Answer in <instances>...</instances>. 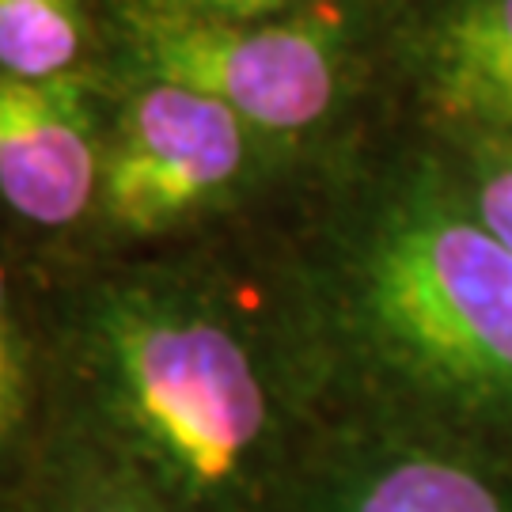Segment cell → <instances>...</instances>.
<instances>
[{"instance_id":"1","label":"cell","mask_w":512,"mask_h":512,"mask_svg":"<svg viewBox=\"0 0 512 512\" xmlns=\"http://www.w3.org/2000/svg\"><path fill=\"white\" fill-rule=\"evenodd\" d=\"M46 414L175 512H296L285 403L232 308L152 266L80 274L38 315Z\"/></svg>"},{"instance_id":"2","label":"cell","mask_w":512,"mask_h":512,"mask_svg":"<svg viewBox=\"0 0 512 512\" xmlns=\"http://www.w3.org/2000/svg\"><path fill=\"white\" fill-rule=\"evenodd\" d=\"M353 311L410 384L478 421H512V251L463 194L410 186L353 266Z\"/></svg>"},{"instance_id":"3","label":"cell","mask_w":512,"mask_h":512,"mask_svg":"<svg viewBox=\"0 0 512 512\" xmlns=\"http://www.w3.org/2000/svg\"><path fill=\"white\" fill-rule=\"evenodd\" d=\"M114 38L129 76L209 95L262 141L311 133L342 92V38L319 16L224 23L122 0Z\"/></svg>"},{"instance_id":"4","label":"cell","mask_w":512,"mask_h":512,"mask_svg":"<svg viewBox=\"0 0 512 512\" xmlns=\"http://www.w3.org/2000/svg\"><path fill=\"white\" fill-rule=\"evenodd\" d=\"M258 141L217 99L129 76L103 122L92 224L114 239H152L202 220L247 179Z\"/></svg>"},{"instance_id":"5","label":"cell","mask_w":512,"mask_h":512,"mask_svg":"<svg viewBox=\"0 0 512 512\" xmlns=\"http://www.w3.org/2000/svg\"><path fill=\"white\" fill-rule=\"evenodd\" d=\"M88 76L19 80L0 73V213L38 232L92 220L103 118Z\"/></svg>"},{"instance_id":"6","label":"cell","mask_w":512,"mask_h":512,"mask_svg":"<svg viewBox=\"0 0 512 512\" xmlns=\"http://www.w3.org/2000/svg\"><path fill=\"white\" fill-rule=\"evenodd\" d=\"M296 512H512V482L437 444L372 440L308 463Z\"/></svg>"},{"instance_id":"7","label":"cell","mask_w":512,"mask_h":512,"mask_svg":"<svg viewBox=\"0 0 512 512\" xmlns=\"http://www.w3.org/2000/svg\"><path fill=\"white\" fill-rule=\"evenodd\" d=\"M425 69L448 118L512 133V0H452L433 23Z\"/></svg>"},{"instance_id":"8","label":"cell","mask_w":512,"mask_h":512,"mask_svg":"<svg viewBox=\"0 0 512 512\" xmlns=\"http://www.w3.org/2000/svg\"><path fill=\"white\" fill-rule=\"evenodd\" d=\"M12 512H175L84 440L42 421L35 448L8 482Z\"/></svg>"},{"instance_id":"9","label":"cell","mask_w":512,"mask_h":512,"mask_svg":"<svg viewBox=\"0 0 512 512\" xmlns=\"http://www.w3.org/2000/svg\"><path fill=\"white\" fill-rule=\"evenodd\" d=\"M46 414L42 327L27 315L16 274L0 255V482L8 486L27 463Z\"/></svg>"},{"instance_id":"10","label":"cell","mask_w":512,"mask_h":512,"mask_svg":"<svg viewBox=\"0 0 512 512\" xmlns=\"http://www.w3.org/2000/svg\"><path fill=\"white\" fill-rule=\"evenodd\" d=\"M95 27L84 0H0V73L19 80L88 76Z\"/></svg>"},{"instance_id":"11","label":"cell","mask_w":512,"mask_h":512,"mask_svg":"<svg viewBox=\"0 0 512 512\" xmlns=\"http://www.w3.org/2000/svg\"><path fill=\"white\" fill-rule=\"evenodd\" d=\"M463 202L482 228L512 251V133L467 129L463 137Z\"/></svg>"},{"instance_id":"12","label":"cell","mask_w":512,"mask_h":512,"mask_svg":"<svg viewBox=\"0 0 512 512\" xmlns=\"http://www.w3.org/2000/svg\"><path fill=\"white\" fill-rule=\"evenodd\" d=\"M156 8L179 12V16L198 19H224V23H258V19L293 16L311 0H148Z\"/></svg>"},{"instance_id":"13","label":"cell","mask_w":512,"mask_h":512,"mask_svg":"<svg viewBox=\"0 0 512 512\" xmlns=\"http://www.w3.org/2000/svg\"><path fill=\"white\" fill-rule=\"evenodd\" d=\"M0 512H12V505H8V486L0 482Z\"/></svg>"}]
</instances>
